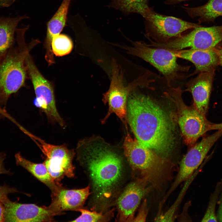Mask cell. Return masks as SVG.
I'll use <instances>...</instances> for the list:
<instances>
[{"mask_svg": "<svg viewBox=\"0 0 222 222\" xmlns=\"http://www.w3.org/2000/svg\"><path fill=\"white\" fill-rule=\"evenodd\" d=\"M183 8L191 18L198 17L200 22L212 21L222 16V0H209L202 6Z\"/></svg>", "mask_w": 222, "mask_h": 222, "instance_id": "cell-21", "label": "cell"}, {"mask_svg": "<svg viewBox=\"0 0 222 222\" xmlns=\"http://www.w3.org/2000/svg\"><path fill=\"white\" fill-rule=\"evenodd\" d=\"M28 18L25 15L14 18L0 17V60L14 46L15 32L19 23Z\"/></svg>", "mask_w": 222, "mask_h": 222, "instance_id": "cell-19", "label": "cell"}, {"mask_svg": "<svg viewBox=\"0 0 222 222\" xmlns=\"http://www.w3.org/2000/svg\"><path fill=\"white\" fill-rule=\"evenodd\" d=\"M130 41L131 46L118 44L113 45L124 49L128 54L141 58L155 68L163 75L169 87L187 76L184 73L188 71L190 66L178 64L177 58L171 51L150 47L141 41Z\"/></svg>", "mask_w": 222, "mask_h": 222, "instance_id": "cell-5", "label": "cell"}, {"mask_svg": "<svg viewBox=\"0 0 222 222\" xmlns=\"http://www.w3.org/2000/svg\"><path fill=\"white\" fill-rule=\"evenodd\" d=\"M18 192L15 188L10 187L6 185H0V201H2L7 198V195L9 194Z\"/></svg>", "mask_w": 222, "mask_h": 222, "instance_id": "cell-27", "label": "cell"}, {"mask_svg": "<svg viewBox=\"0 0 222 222\" xmlns=\"http://www.w3.org/2000/svg\"><path fill=\"white\" fill-rule=\"evenodd\" d=\"M141 15L145 19L146 37L158 43L166 42L180 36L187 30L201 26L174 17L158 14L149 6Z\"/></svg>", "mask_w": 222, "mask_h": 222, "instance_id": "cell-8", "label": "cell"}, {"mask_svg": "<svg viewBox=\"0 0 222 222\" xmlns=\"http://www.w3.org/2000/svg\"><path fill=\"white\" fill-rule=\"evenodd\" d=\"M51 46L53 53L56 56H61L71 52L73 48V43L68 36L60 34L53 38Z\"/></svg>", "mask_w": 222, "mask_h": 222, "instance_id": "cell-24", "label": "cell"}, {"mask_svg": "<svg viewBox=\"0 0 222 222\" xmlns=\"http://www.w3.org/2000/svg\"><path fill=\"white\" fill-rule=\"evenodd\" d=\"M5 208V222H53L56 216L47 207L21 204L8 198L1 201Z\"/></svg>", "mask_w": 222, "mask_h": 222, "instance_id": "cell-14", "label": "cell"}, {"mask_svg": "<svg viewBox=\"0 0 222 222\" xmlns=\"http://www.w3.org/2000/svg\"><path fill=\"white\" fill-rule=\"evenodd\" d=\"M29 25L17 29V46L11 48L0 60V102L6 104L10 96L25 84L27 73L26 59L39 41L33 39L26 43L25 34Z\"/></svg>", "mask_w": 222, "mask_h": 222, "instance_id": "cell-4", "label": "cell"}, {"mask_svg": "<svg viewBox=\"0 0 222 222\" xmlns=\"http://www.w3.org/2000/svg\"><path fill=\"white\" fill-rule=\"evenodd\" d=\"M222 136V131L218 130L204 137L191 148L181 160L178 174L162 200L166 201L169 196L182 182L190 178L196 170L214 144Z\"/></svg>", "mask_w": 222, "mask_h": 222, "instance_id": "cell-12", "label": "cell"}, {"mask_svg": "<svg viewBox=\"0 0 222 222\" xmlns=\"http://www.w3.org/2000/svg\"><path fill=\"white\" fill-rule=\"evenodd\" d=\"M218 218L219 221L222 222V203L220 204L219 210Z\"/></svg>", "mask_w": 222, "mask_h": 222, "instance_id": "cell-35", "label": "cell"}, {"mask_svg": "<svg viewBox=\"0 0 222 222\" xmlns=\"http://www.w3.org/2000/svg\"><path fill=\"white\" fill-rule=\"evenodd\" d=\"M217 130L222 131V123L219 124L212 123L211 126V130Z\"/></svg>", "mask_w": 222, "mask_h": 222, "instance_id": "cell-31", "label": "cell"}, {"mask_svg": "<svg viewBox=\"0 0 222 222\" xmlns=\"http://www.w3.org/2000/svg\"><path fill=\"white\" fill-rule=\"evenodd\" d=\"M15 157L17 165L21 166L27 171L47 186L51 191L62 186L55 182L43 163H36L31 162L23 157L19 153L15 154Z\"/></svg>", "mask_w": 222, "mask_h": 222, "instance_id": "cell-20", "label": "cell"}, {"mask_svg": "<svg viewBox=\"0 0 222 222\" xmlns=\"http://www.w3.org/2000/svg\"><path fill=\"white\" fill-rule=\"evenodd\" d=\"M216 51L219 58V64L222 66V48Z\"/></svg>", "mask_w": 222, "mask_h": 222, "instance_id": "cell-34", "label": "cell"}, {"mask_svg": "<svg viewBox=\"0 0 222 222\" xmlns=\"http://www.w3.org/2000/svg\"><path fill=\"white\" fill-rule=\"evenodd\" d=\"M0 114L3 115L4 117L8 118L11 121H12L13 118L12 117L7 113L4 110L0 107Z\"/></svg>", "mask_w": 222, "mask_h": 222, "instance_id": "cell-32", "label": "cell"}, {"mask_svg": "<svg viewBox=\"0 0 222 222\" xmlns=\"http://www.w3.org/2000/svg\"><path fill=\"white\" fill-rule=\"evenodd\" d=\"M149 0H112L108 5L126 15L132 13L140 14L148 4Z\"/></svg>", "mask_w": 222, "mask_h": 222, "instance_id": "cell-22", "label": "cell"}, {"mask_svg": "<svg viewBox=\"0 0 222 222\" xmlns=\"http://www.w3.org/2000/svg\"><path fill=\"white\" fill-rule=\"evenodd\" d=\"M71 0H63L54 14L47 23L44 45L46 51L45 59L49 65L55 63L51 49L52 41L55 36L60 34L66 25Z\"/></svg>", "mask_w": 222, "mask_h": 222, "instance_id": "cell-18", "label": "cell"}, {"mask_svg": "<svg viewBox=\"0 0 222 222\" xmlns=\"http://www.w3.org/2000/svg\"><path fill=\"white\" fill-rule=\"evenodd\" d=\"M15 0H0V6L8 7L11 5Z\"/></svg>", "mask_w": 222, "mask_h": 222, "instance_id": "cell-30", "label": "cell"}, {"mask_svg": "<svg viewBox=\"0 0 222 222\" xmlns=\"http://www.w3.org/2000/svg\"><path fill=\"white\" fill-rule=\"evenodd\" d=\"M148 184L146 179L136 177L125 186L115 201L117 210L116 221L133 222L135 212L150 190Z\"/></svg>", "mask_w": 222, "mask_h": 222, "instance_id": "cell-13", "label": "cell"}, {"mask_svg": "<svg viewBox=\"0 0 222 222\" xmlns=\"http://www.w3.org/2000/svg\"><path fill=\"white\" fill-rule=\"evenodd\" d=\"M27 73L32 83L36 98L35 105L41 109L52 123L64 127L65 123L57 109L53 87L40 73L29 54L26 59Z\"/></svg>", "mask_w": 222, "mask_h": 222, "instance_id": "cell-10", "label": "cell"}, {"mask_svg": "<svg viewBox=\"0 0 222 222\" xmlns=\"http://www.w3.org/2000/svg\"><path fill=\"white\" fill-rule=\"evenodd\" d=\"M183 92L181 88L178 87L171 88L164 92V94L175 106V120L180 128L185 144L191 148L199 138L211 130L212 123L193 105L188 106L185 103L182 97Z\"/></svg>", "mask_w": 222, "mask_h": 222, "instance_id": "cell-6", "label": "cell"}, {"mask_svg": "<svg viewBox=\"0 0 222 222\" xmlns=\"http://www.w3.org/2000/svg\"><path fill=\"white\" fill-rule=\"evenodd\" d=\"M76 153L91 182L92 210L104 212L120 191L124 174L123 159L110 146L98 138L80 141Z\"/></svg>", "mask_w": 222, "mask_h": 222, "instance_id": "cell-1", "label": "cell"}, {"mask_svg": "<svg viewBox=\"0 0 222 222\" xmlns=\"http://www.w3.org/2000/svg\"><path fill=\"white\" fill-rule=\"evenodd\" d=\"M170 51L177 58L187 60L194 64L196 69L191 76L198 72L209 71L215 69V68L219 64L216 51L213 49H189Z\"/></svg>", "mask_w": 222, "mask_h": 222, "instance_id": "cell-17", "label": "cell"}, {"mask_svg": "<svg viewBox=\"0 0 222 222\" xmlns=\"http://www.w3.org/2000/svg\"><path fill=\"white\" fill-rule=\"evenodd\" d=\"M149 209L146 199H145L140 207L138 212L133 222H145L148 214Z\"/></svg>", "mask_w": 222, "mask_h": 222, "instance_id": "cell-26", "label": "cell"}, {"mask_svg": "<svg viewBox=\"0 0 222 222\" xmlns=\"http://www.w3.org/2000/svg\"><path fill=\"white\" fill-rule=\"evenodd\" d=\"M112 76L109 87L103 94L102 100L105 104H108L109 110L102 120L104 123L111 114H115L125 124L126 128L127 104L128 97L131 92L138 87H144L149 83L148 75L145 73L127 86L124 84V72L116 60H112Z\"/></svg>", "mask_w": 222, "mask_h": 222, "instance_id": "cell-7", "label": "cell"}, {"mask_svg": "<svg viewBox=\"0 0 222 222\" xmlns=\"http://www.w3.org/2000/svg\"><path fill=\"white\" fill-rule=\"evenodd\" d=\"M29 137L39 146L46 157L43 163L50 175L59 185L65 177L73 178L75 176L73 159L76 152L64 145H55L31 134Z\"/></svg>", "mask_w": 222, "mask_h": 222, "instance_id": "cell-9", "label": "cell"}, {"mask_svg": "<svg viewBox=\"0 0 222 222\" xmlns=\"http://www.w3.org/2000/svg\"><path fill=\"white\" fill-rule=\"evenodd\" d=\"M186 0H166L165 2V3L167 5H172Z\"/></svg>", "mask_w": 222, "mask_h": 222, "instance_id": "cell-33", "label": "cell"}, {"mask_svg": "<svg viewBox=\"0 0 222 222\" xmlns=\"http://www.w3.org/2000/svg\"><path fill=\"white\" fill-rule=\"evenodd\" d=\"M5 158V154L2 153H0V175L2 174L12 175V172L9 170L6 169L4 167V161Z\"/></svg>", "mask_w": 222, "mask_h": 222, "instance_id": "cell-28", "label": "cell"}, {"mask_svg": "<svg viewBox=\"0 0 222 222\" xmlns=\"http://www.w3.org/2000/svg\"><path fill=\"white\" fill-rule=\"evenodd\" d=\"M123 144L124 154L132 170L139 178L146 179L155 189L161 191L172 178L175 164L133 138L127 130Z\"/></svg>", "mask_w": 222, "mask_h": 222, "instance_id": "cell-3", "label": "cell"}, {"mask_svg": "<svg viewBox=\"0 0 222 222\" xmlns=\"http://www.w3.org/2000/svg\"><path fill=\"white\" fill-rule=\"evenodd\" d=\"M90 184L79 189H68L59 187L51 191V201L47 207L56 216L62 215L67 211H77L82 208L90 192Z\"/></svg>", "mask_w": 222, "mask_h": 222, "instance_id": "cell-15", "label": "cell"}, {"mask_svg": "<svg viewBox=\"0 0 222 222\" xmlns=\"http://www.w3.org/2000/svg\"><path fill=\"white\" fill-rule=\"evenodd\" d=\"M114 208L107 211L105 212L92 211L82 208L77 211L80 212V216L71 222H108L113 216Z\"/></svg>", "mask_w": 222, "mask_h": 222, "instance_id": "cell-23", "label": "cell"}, {"mask_svg": "<svg viewBox=\"0 0 222 222\" xmlns=\"http://www.w3.org/2000/svg\"><path fill=\"white\" fill-rule=\"evenodd\" d=\"M185 34L161 44L162 48L170 50H179L189 48L198 50L213 49L222 41V26L192 29Z\"/></svg>", "mask_w": 222, "mask_h": 222, "instance_id": "cell-11", "label": "cell"}, {"mask_svg": "<svg viewBox=\"0 0 222 222\" xmlns=\"http://www.w3.org/2000/svg\"><path fill=\"white\" fill-rule=\"evenodd\" d=\"M136 88L127 100L129 124L141 143L159 156L168 158L176 143V122L174 113H169L153 98L137 91Z\"/></svg>", "mask_w": 222, "mask_h": 222, "instance_id": "cell-2", "label": "cell"}, {"mask_svg": "<svg viewBox=\"0 0 222 222\" xmlns=\"http://www.w3.org/2000/svg\"><path fill=\"white\" fill-rule=\"evenodd\" d=\"M216 197L214 196L210 201L202 222H217V219L215 213Z\"/></svg>", "mask_w": 222, "mask_h": 222, "instance_id": "cell-25", "label": "cell"}, {"mask_svg": "<svg viewBox=\"0 0 222 222\" xmlns=\"http://www.w3.org/2000/svg\"><path fill=\"white\" fill-rule=\"evenodd\" d=\"M5 207L2 203L0 201V222H5Z\"/></svg>", "mask_w": 222, "mask_h": 222, "instance_id": "cell-29", "label": "cell"}, {"mask_svg": "<svg viewBox=\"0 0 222 222\" xmlns=\"http://www.w3.org/2000/svg\"><path fill=\"white\" fill-rule=\"evenodd\" d=\"M214 76V69L201 72L186 84L185 91L191 93L193 99V105L204 116L208 111Z\"/></svg>", "mask_w": 222, "mask_h": 222, "instance_id": "cell-16", "label": "cell"}]
</instances>
